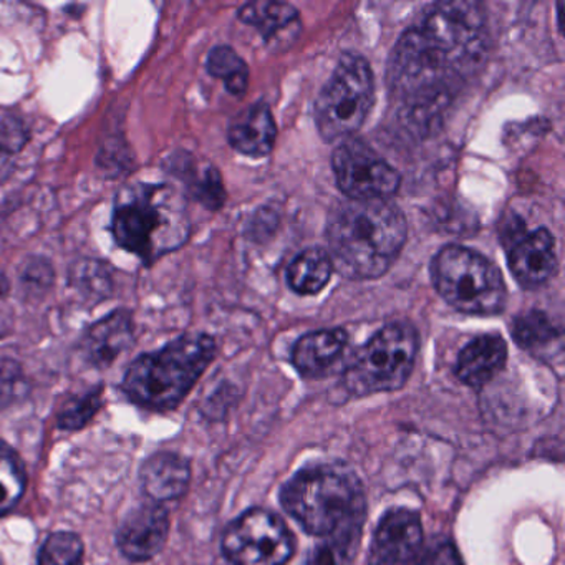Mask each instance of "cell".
<instances>
[{
	"label": "cell",
	"mask_w": 565,
	"mask_h": 565,
	"mask_svg": "<svg viewBox=\"0 0 565 565\" xmlns=\"http://www.w3.org/2000/svg\"><path fill=\"white\" fill-rule=\"evenodd\" d=\"M170 515L163 504L147 502L128 512L118 529L117 542L121 554L134 562L153 558L167 544Z\"/></svg>",
	"instance_id": "13"
},
{
	"label": "cell",
	"mask_w": 565,
	"mask_h": 565,
	"mask_svg": "<svg viewBox=\"0 0 565 565\" xmlns=\"http://www.w3.org/2000/svg\"><path fill=\"white\" fill-rule=\"evenodd\" d=\"M359 544L360 539H323L320 544L307 552L300 565H352Z\"/></svg>",
	"instance_id": "27"
},
{
	"label": "cell",
	"mask_w": 565,
	"mask_h": 565,
	"mask_svg": "<svg viewBox=\"0 0 565 565\" xmlns=\"http://www.w3.org/2000/svg\"><path fill=\"white\" fill-rule=\"evenodd\" d=\"M416 565H465L458 548L449 539L439 537L428 545Z\"/></svg>",
	"instance_id": "32"
},
{
	"label": "cell",
	"mask_w": 565,
	"mask_h": 565,
	"mask_svg": "<svg viewBox=\"0 0 565 565\" xmlns=\"http://www.w3.org/2000/svg\"><path fill=\"white\" fill-rule=\"evenodd\" d=\"M508 263L515 282L522 289L535 290L548 282L557 273L554 236L545 227L511 233Z\"/></svg>",
	"instance_id": "12"
},
{
	"label": "cell",
	"mask_w": 565,
	"mask_h": 565,
	"mask_svg": "<svg viewBox=\"0 0 565 565\" xmlns=\"http://www.w3.org/2000/svg\"><path fill=\"white\" fill-rule=\"evenodd\" d=\"M29 127L18 117H6L0 121V153L6 157L19 153L29 143Z\"/></svg>",
	"instance_id": "30"
},
{
	"label": "cell",
	"mask_w": 565,
	"mask_h": 565,
	"mask_svg": "<svg viewBox=\"0 0 565 565\" xmlns=\"http://www.w3.org/2000/svg\"><path fill=\"white\" fill-rule=\"evenodd\" d=\"M375 104V77L362 55L345 52L313 105L317 130L326 141L347 140L360 130Z\"/></svg>",
	"instance_id": "8"
},
{
	"label": "cell",
	"mask_w": 565,
	"mask_h": 565,
	"mask_svg": "<svg viewBox=\"0 0 565 565\" xmlns=\"http://www.w3.org/2000/svg\"><path fill=\"white\" fill-rule=\"evenodd\" d=\"M0 565H4V562H2V557H0Z\"/></svg>",
	"instance_id": "34"
},
{
	"label": "cell",
	"mask_w": 565,
	"mask_h": 565,
	"mask_svg": "<svg viewBox=\"0 0 565 565\" xmlns=\"http://www.w3.org/2000/svg\"><path fill=\"white\" fill-rule=\"evenodd\" d=\"M102 408V390H94L87 395L74 396L62 406L58 413V426L64 429L84 428Z\"/></svg>",
	"instance_id": "28"
},
{
	"label": "cell",
	"mask_w": 565,
	"mask_h": 565,
	"mask_svg": "<svg viewBox=\"0 0 565 565\" xmlns=\"http://www.w3.org/2000/svg\"><path fill=\"white\" fill-rule=\"evenodd\" d=\"M28 392V380L15 360L0 359V412L14 405Z\"/></svg>",
	"instance_id": "29"
},
{
	"label": "cell",
	"mask_w": 565,
	"mask_h": 565,
	"mask_svg": "<svg viewBox=\"0 0 565 565\" xmlns=\"http://www.w3.org/2000/svg\"><path fill=\"white\" fill-rule=\"evenodd\" d=\"M171 171L186 186L188 193L203 204L206 210L217 211L224 206L226 191L220 171L210 163H200L190 153L173 154L170 158Z\"/></svg>",
	"instance_id": "20"
},
{
	"label": "cell",
	"mask_w": 565,
	"mask_h": 565,
	"mask_svg": "<svg viewBox=\"0 0 565 565\" xmlns=\"http://www.w3.org/2000/svg\"><path fill=\"white\" fill-rule=\"evenodd\" d=\"M9 289H11V284H9L8 277L0 274V299L8 296Z\"/></svg>",
	"instance_id": "33"
},
{
	"label": "cell",
	"mask_w": 565,
	"mask_h": 565,
	"mask_svg": "<svg viewBox=\"0 0 565 565\" xmlns=\"http://www.w3.org/2000/svg\"><path fill=\"white\" fill-rule=\"evenodd\" d=\"M28 476L18 452L0 439V518L21 501Z\"/></svg>",
	"instance_id": "23"
},
{
	"label": "cell",
	"mask_w": 565,
	"mask_h": 565,
	"mask_svg": "<svg viewBox=\"0 0 565 565\" xmlns=\"http://www.w3.org/2000/svg\"><path fill=\"white\" fill-rule=\"evenodd\" d=\"M206 71L211 77L224 82L234 97H243L249 85V68L239 54L227 45H217L207 55Z\"/></svg>",
	"instance_id": "22"
},
{
	"label": "cell",
	"mask_w": 565,
	"mask_h": 565,
	"mask_svg": "<svg viewBox=\"0 0 565 565\" xmlns=\"http://www.w3.org/2000/svg\"><path fill=\"white\" fill-rule=\"evenodd\" d=\"M423 525L418 512L390 509L380 519L369 551V565H412L422 551Z\"/></svg>",
	"instance_id": "11"
},
{
	"label": "cell",
	"mask_w": 565,
	"mask_h": 565,
	"mask_svg": "<svg viewBox=\"0 0 565 565\" xmlns=\"http://www.w3.org/2000/svg\"><path fill=\"white\" fill-rule=\"evenodd\" d=\"M284 511L313 537L360 539L366 518L365 492L352 469L319 462L300 469L280 489Z\"/></svg>",
	"instance_id": "3"
},
{
	"label": "cell",
	"mask_w": 565,
	"mask_h": 565,
	"mask_svg": "<svg viewBox=\"0 0 565 565\" xmlns=\"http://www.w3.org/2000/svg\"><path fill=\"white\" fill-rule=\"evenodd\" d=\"M333 274L332 260L322 247L302 250L287 269V284L300 296H316L326 289Z\"/></svg>",
	"instance_id": "21"
},
{
	"label": "cell",
	"mask_w": 565,
	"mask_h": 565,
	"mask_svg": "<svg viewBox=\"0 0 565 565\" xmlns=\"http://www.w3.org/2000/svg\"><path fill=\"white\" fill-rule=\"evenodd\" d=\"M277 127L273 110L264 102L247 107L231 120L227 140L234 150L244 157L266 158L273 153L276 145Z\"/></svg>",
	"instance_id": "14"
},
{
	"label": "cell",
	"mask_w": 565,
	"mask_h": 565,
	"mask_svg": "<svg viewBox=\"0 0 565 565\" xmlns=\"http://www.w3.org/2000/svg\"><path fill=\"white\" fill-rule=\"evenodd\" d=\"M408 236L393 201L345 200L330 211L326 237L333 270L350 280H375L392 269Z\"/></svg>",
	"instance_id": "2"
},
{
	"label": "cell",
	"mask_w": 565,
	"mask_h": 565,
	"mask_svg": "<svg viewBox=\"0 0 565 565\" xmlns=\"http://www.w3.org/2000/svg\"><path fill=\"white\" fill-rule=\"evenodd\" d=\"M508 362V343L498 333H486L472 339L459 352L456 376L469 388H482L499 375Z\"/></svg>",
	"instance_id": "16"
},
{
	"label": "cell",
	"mask_w": 565,
	"mask_h": 565,
	"mask_svg": "<svg viewBox=\"0 0 565 565\" xmlns=\"http://www.w3.org/2000/svg\"><path fill=\"white\" fill-rule=\"evenodd\" d=\"M431 280L436 292L458 312L489 317L505 309L508 289L501 270L469 247H443L433 257Z\"/></svg>",
	"instance_id": "6"
},
{
	"label": "cell",
	"mask_w": 565,
	"mask_h": 565,
	"mask_svg": "<svg viewBox=\"0 0 565 565\" xmlns=\"http://www.w3.org/2000/svg\"><path fill=\"white\" fill-rule=\"evenodd\" d=\"M418 350V330L413 323H386L356 350L343 372V386L353 396L396 392L408 382Z\"/></svg>",
	"instance_id": "7"
},
{
	"label": "cell",
	"mask_w": 565,
	"mask_h": 565,
	"mask_svg": "<svg viewBox=\"0 0 565 565\" xmlns=\"http://www.w3.org/2000/svg\"><path fill=\"white\" fill-rule=\"evenodd\" d=\"M84 542L74 532H55L39 554V565H84Z\"/></svg>",
	"instance_id": "25"
},
{
	"label": "cell",
	"mask_w": 565,
	"mask_h": 565,
	"mask_svg": "<svg viewBox=\"0 0 565 565\" xmlns=\"http://www.w3.org/2000/svg\"><path fill=\"white\" fill-rule=\"evenodd\" d=\"M52 282H54V270L47 260L38 257L25 266L24 274H22V286H24L25 292H45L51 289Z\"/></svg>",
	"instance_id": "31"
},
{
	"label": "cell",
	"mask_w": 565,
	"mask_h": 565,
	"mask_svg": "<svg viewBox=\"0 0 565 565\" xmlns=\"http://www.w3.org/2000/svg\"><path fill=\"white\" fill-rule=\"evenodd\" d=\"M134 343V320L127 310H115L90 327L85 335L84 352L95 366H108Z\"/></svg>",
	"instance_id": "19"
},
{
	"label": "cell",
	"mask_w": 565,
	"mask_h": 565,
	"mask_svg": "<svg viewBox=\"0 0 565 565\" xmlns=\"http://www.w3.org/2000/svg\"><path fill=\"white\" fill-rule=\"evenodd\" d=\"M294 548L282 519L266 509L244 512L223 535V552L233 565H284L292 558Z\"/></svg>",
	"instance_id": "9"
},
{
	"label": "cell",
	"mask_w": 565,
	"mask_h": 565,
	"mask_svg": "<svg viewBox=\"0 0 565 565\" xmlns=\"http://www.w3.org/2000/svg\"><path fill=\"white\" fill-rule=\"evenodd\" d=\"M488 47L484 6L466 0L426 6L396 42L386 68L403 125L419 137L441 127L446 110L484 64Z\"/></svg>",
	"instance_id": "1"
},
{
	"label": "cell",
	"mask_w": 565,
	"mask_h": 565,
	"mask_svg": "<svg viewBox=\"0 0 565 565\" xmlns=\"http://www.w3.org/2000/svg\"><path fill=\"white\" fill-rule=\"evenodd\" d=\"M337 186L353 201H392L402 186L398 171L369 145L347 138L332 154Z\"/></svg>",
	"instance_id": "10"
},
{
	"label": "cell",
	"mask_w": 565,
	"mask_h": 565,
	"mask_svg": "<svg viewBox=\"0 0 565 565\" xmlns=\"http://www.w3.org/2000/svg\"><path fill=\"white\" fill-rule=\"evenodd\" d=\"M237 18L256 29L263 41L274 49L287 47V42L296 41L300 31L299 11L287 2H249L239 9Z\"/></svg>",
	"instance_id": "17"
},
{
	"label": "cell",
	"mask_w": 565,
	"mask_h": 565,
	"mask_svg": "<svg viewBox=\"0 0 565 565\" xmlns=\"http://www.w3.org/2000/svg\"><path fill=\"white\" fill-rule=\"evenodd\" d=\"M206 333H186L157 352L138 356L125 373V395L154 412L177 408L216 356Z\"/></svg>",
	"instance_id": "5"
},
{
	"label": "cell",
	"mask_w": 565,
	"mask_h": 565,
	"mask_svg": "<svg viewBox=\"0 0 565 565\" xmlns=\"http://www.w3.org/2000/svg\"><path fill=\"white\" fill-rule=\"evenodd\" d=\"M145 494L158 504L180 499L191 481L190 462L183 456L163 451L148 458L140 471Z\"/></svg>",
	"instance_id": "18"
},
{
	"label": "cell",
	"mask_w": 565,
	"mask_h": 565,
	"mask_svg": "<svg viewBox=\"0 0 565 565\" xmlns=\"http://www.w3.org/2000/svg\"><path fill=\"white\" fill-rule=\"evenodd\" d=\"M72 284L90 299H107L111 292V276L107 266L97 260H82L72 269Z\"/></svg>",
	"instance_id": "26"
},
{
	"label": "cell",
	"mask_w": 565,
	"mask_h": 565,
	"mask_svg": "<svg viewBox=\"0 0 565 565\" xmlns=\"http://www.w3.org/2000/svg\"><path fill=\"white\" fill-rule=\"evenodd\" d=\"M110 231L118 246L151 266L190 239L186 201L170 184H131L115 200Z\"/></svg>",
	"instance_id": "4"
},
{
	"label": "cell",
	"mask_w": 565,
	"mask_h": 565,
	"mask_svg": "<svg viewBox=\"0 0 565 565\" xmlns=\"http://www.w3.org/2000/svg\"><path fill=\"white\" fill-rule=\"evenodd\" d=\"M349 345L343 329H323L306 333L292 349V365L303 379H322L340 362Z\"/></svg>",
	"instance_id": "15"
},
{
	"label": "cell",
	"mask_w": 565,
	"mask_h": 565,
	"mask_svg": "<svg viewBox=\"0 0 565 565\" xmlns=\"http://www.w3.org/2000/svg\"><path fill=\"white\" fill-rule=\"evenodd\" d=\"M511 332L518 345L531 352L545 349L561 337L552 320L541 310H529L515 317Z\"/></svg>",
	"instance_id": "24"
}]
</instances>
